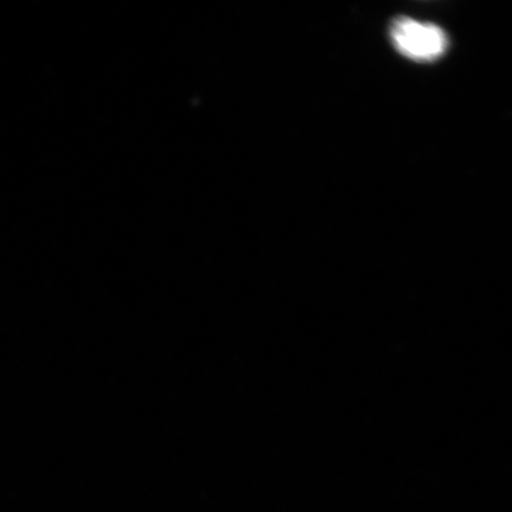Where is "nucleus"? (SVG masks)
Listing matches in <instances>:
<instances>
[{
  "label": "nucleus",
  "mask_w": 512,
  "mask_h": 512,
  "mask_svg": "<svg viewBox=\"0 0 512 512\" xmlns=\"http://www.w3.org/2000/svg\"><path fill=\"white\" fill-rule=\"evenodd\" d=\"M390 37L399 53L418 62H431L445 54L448 40L443 29L408 17L395 19Z\"/></svg>",
  "instance_id": "f257e3e1"
}]
</instances>
